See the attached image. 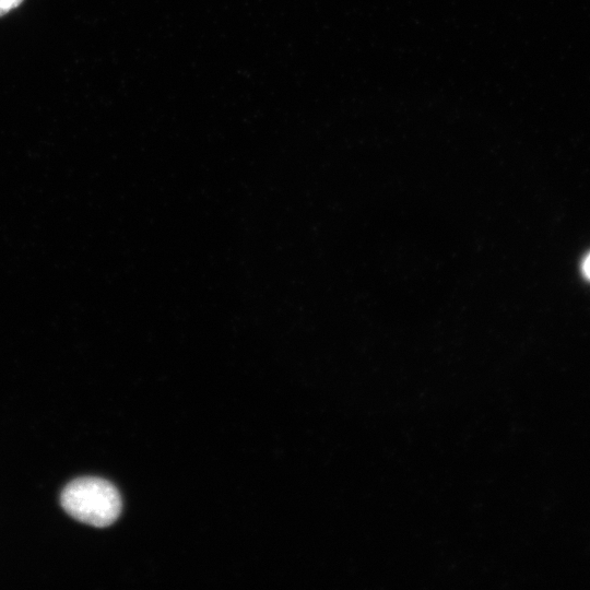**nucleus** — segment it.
Segmentation results:
<instances>
[{"instance_id":"f257e3e1","label":"nucleus","mask_w":590,"mask_h":590,"mask_svg":"<svg viewBox=\"0 0 590 590\" xmlns=\"http://www.w3.org/2000/svg\"><path fill=\"white\" fill-rule=\"evenodd\" d=\"M60 500L71 517L98 528L111 524L121 511V498L116 487L98 477L72 481L62 491Z\"/></svg>"},{"instance_id":"f03ea898","label":"nucleus","mask_w":590,"mask_h":590,"mask_svg":"<svg viewBox=\"0 0 590 590\" xmlns=\"http://www.w3.org/2000/svg\"><path fill=\"white\" fill-rule=\"evenodd\" d=\"M23 0H0V16L15 9Z\"/></svg>"},{"instance_id":"7ed1b4c3","label":"nucleus","mask_w":590,"mask_h":590,"mask_svg":"<svg viewBox=\"0 0 590 590\" xmlns=\"http://www.w3.org/2000/svg\"><path fill=\"white\" fill-rule=\"evenodd\" d=\"M581 271L585 278L590 280V252L586 256L581 264Z\"/></svg>"}]
</instances>
